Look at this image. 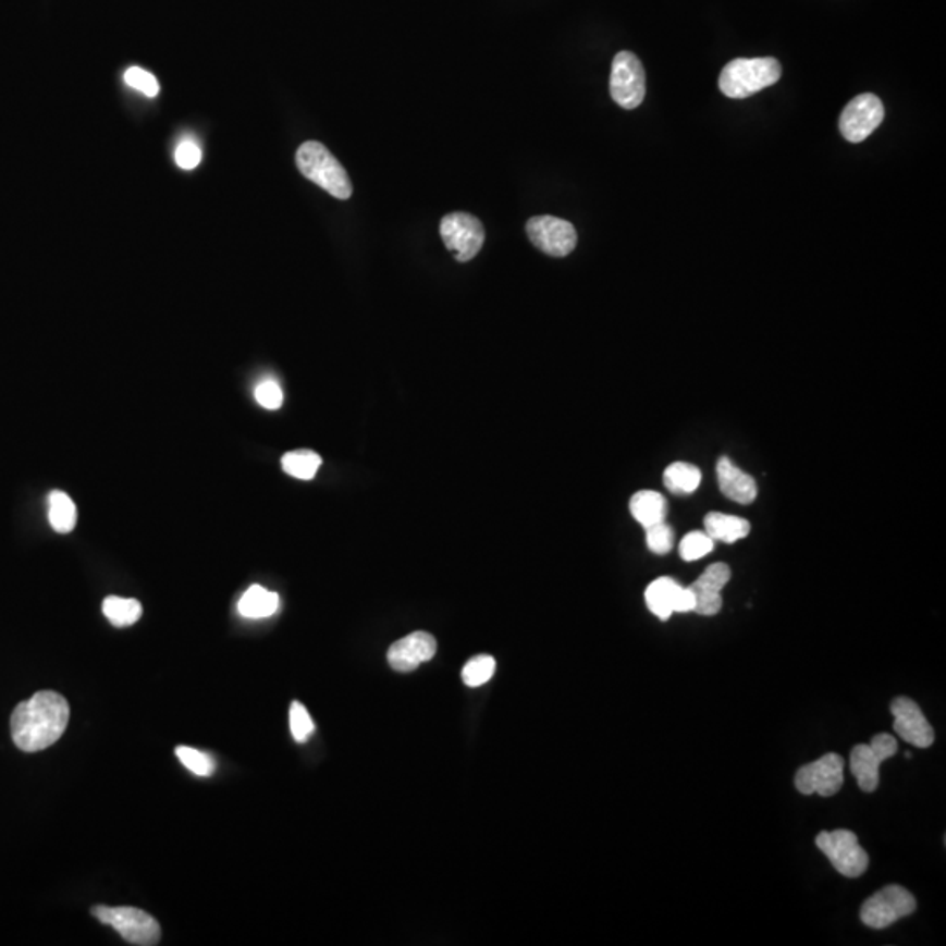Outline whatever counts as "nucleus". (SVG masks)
Masks as SVG:
<instances>
[{
    "mask_svg": "<svg viewBox=\"0 0 946 946\" xmlns=\"http://www.w3.org/2000/svg\"><path fill=\"white\" fill-rule=\"evenodd\" d=\"M71 708L62 694L39 691L22 701L11 715V737L23 752H39L62 738Z\"/></svg>",
    "mask_w": 946,
    "mask_h": 946,
    "instance_id": "nucleus-1",
    "label": "nucleus"
},
{
    "mask_svg": "<svg viewBox=\"0 0 946 946\" xmlns=\"http://www.w3.org/2000/svg\"><path fill=\"white\" fill-rule=\"evenodd\" d=\"M296 167L308 181L339 201H348L353 195V184L344 167L322 143L308 141L302 144L296 151Z\"/></svg>",
    "mask_w": 946,
    "mask_h": 946,
    "instance_id": "nucleus-2",
    "label": "nucleus"
},
{
    "mask_svg": "<svg viewBox=\"0 0 946 946\" xmlns=\"http://www.w3.org/2000/svg\"><path fill=\"white\" fill-rule=\"evenodd\" d=\"M781 65L775 59H737L720 72L719 88L729 99H747L778 83Z\"/></svg>",
    "mask_w": 946,
    "mask_h": 946,
    "instance_id": "nucleus-3",
    "label": "nucleus"
},
{
    "mask_svg": "<svg viewBox=\"0 0 946 946\" xmlns=\"http://www.w3.org/2000/svg\"><path fill=\"white\" fill-rule=\"evenodd\" d=\"M92 915L102 924L111 925L132 945L153 946L160 943V924L146 911L130 907H95Z\"/></svg>",
    "mask_w": 946,
    "mask_h": 946,
    "instance_id": "nucleus-4",
    "label": "nucleus"
},
{
    "mask_svg": "<svg viewBox=\"0 0 946 946\" xmlns=\"http://www.w3.org/2000/svg\"><path fill=\"white\" fill-rule=\"evenodd\" d=\"M818 850L824 852L839 875L847 878H859L870 866V856L859 845L856 833L847 829H836L833 833L822 830L815 839Z\"/></svg>",
    "mask_w": 946,
    "mask_h": 946,
    "instance_id": "nucleus-5",
    "label": "nucleus"
},
{
    "mask_svg": "<svg viewBox=\"0 0 946 946\" xmlns=\"http://www.w3.org/2000/svg\"><path fill=\"white\" fill-rule=\"evenodd\" d=\"M915 910V897L911 896L910 890L901 885H887L862 905L861 920L868 927L887 929Z\"/></svg>",
    "mask_w": 946,
    "mask_h": 946,
    "instance_id": "nucleus-6",
    "label": "nucleus"
},
{
    "mask_svg": "<svg viewBox=\"0 0 946 946\" xmlns=\"http://www.w3.org/2000/svg\"><path fill=\"white\" fill-rule=\"evenodd\" d=\"M645 69L636 54L621 51L611 62L610 95L622 109H636L645 99Z\"/></svg>",
    "mask_w": 946,
    "mask_h": 946,
    "instance_id": "nucleus-7",
    "label": "nucleus"
},
{
    "mask_svg": "<svg viewBox=\"0 0 946 946\" xmlns=\"http://www.w3.org/2000/svg\"><path fill=\"white\" fill-rule=\"evenodd\" d=\"M440 235L447 250L461 264L470 262L483 250L486 232L475 216L466 213H452L440 221Z\"/></svg>",
    "mask_w": 946,
    "mask_h": 946,
    "instance_id": "nucleus-8",
    "label": "nucleus"
},
{
    "mask_svg": "<svg viewBox=\"0 0 946 946\" xmlns=\"http://www.w3.org/2000/svg\"><path fill=\"white\" fill-rule=\"evenodd\" d=\"M897 752V740L882 732L870 745H856L850 754V772L864 792H875L880 784V764L890 760Z\"/></svg>",
    "mask_w": 946,
    "mask_h": 946,
    "instance_id": "nucleus-9",
    "label": "nucleus"
},
{
    "mask_svg": "<svg viewBox=\"0 0 946 946\" xmlns=\"http://www.w3.org/2000/svg\"><path fill=\"white\" fill-rule=\"evenodd\" d=\"M527 239L536 250L554 258H565L577 246V230L570 221L554 216H535L526 223Z\"/></svg>",
    "mask_w": 946,
    "mask_h": 946,
    "instance_id": "nucleus-10",
    "label": "nucleus"
},
{
    "mask_svg": "<svg viewBox=\"0 0 946 946\" xmlns=\"http://www.w3.org/2000/svg\"><path fill=\"white\" fill-rule=\"evenodd\" d=\"M844 757L838 754L822 755L815 763L801 766L796 773V789L804 796L818 795L830 798L844 787Z\"/></svg>",
    "mask_w": 946,
    "mask_h": 946,
    "instance_id": "nucleus-11",
    "label": "nucleus"
},
{
    "mask_svg": "<svg viewBox=\"0 0 946 946\" xmlns=\"http://www.w3.org/2000/svg\"><path fill=\"white\" fill-rule=\"evenodd\" d=\"M885 118L882 100L873 94H862L848 102L839 117V130L848 143L866 141Z\"/></svg>",
    "mask_w": 946,
    "mask_h": 946,
    "instance_id": "nucleus-12",
    "label": "nucleus"
},
{
    "mask_svg": "<svg viewBox=\"0 0 946 946\" xmlns=\"http://www.w3.org/2000/svg\"><path fill=\"white\" fill-rule=\"evenodd\" d=\"M894 731L901 740L917 749H929L934 743V729L925 719L924 712L910 698H896L890 705Z\"/></svg>",
    "mask_w": 946,
    "mask_h": 946,
    "instance_id": "nucleus-13",
    "label": "nucleus"
},
{
    "mask_svg": "<svg viewBox=\"0 0 946 946\" xmlns=\"http://www.w3.org/2000/svg\"><path fill=\"white\" fill-rule=\"evenodd\" d=\"M729 581H731V568L726 562L710 565L705 572L701 573L700 579L689 585V590L696 598L694 611L705 617L717 616L723 608L720 593Z\"/></svg>",
    "mask_w": 946,
    "mask_h": 946,
    "instance_id": "nucleus-14",
    "label": "nucleus"
},
{
    "mask_svg": "<svg viewBox=\"0 0 946 946\" xmlns=\"http://www.w3.org/2000/svg\"><path fill=\"white\" fill-rule=\"evenodd\" d=\"M437 654V640L426 631H415L405 639L395 642L388 651V663L393 670L412 671L423 663L434 659Z\"/></svg>",
    "mask_w": 946,
    "mask_h": 946,
    "instance_id": "nucleus-15",
    "label": "nucleus"
},
{
    "mask_svg": "<svg viewBox=\"0 0 946 946\" xmlns=\"http://www.w3.org/2000/svg\"><path fill=\"white\" fill-rule=\"evenodd\" d=\"M717 478H719L720 492L729 500L749 505L757 498V484L754 478L735 466L726 456L717 461Z\"/></svg>",
    "mask_w": 946,
    "mask_h": 946,
    "instance_id": "nucleus-16",
    "label": "nucleus"
},
{
    "mask_svg": "<svg viewBox=\"0 0 946 946\" xmlns=\"http://www.w3.org/2000/svg\"><path fill=\"white\" fill-rule=\"evenodd\" d=\"M680 590H682V585L670 577H660L657 581L652 582L645 590V603H647L648 610L660 621H668L675 611V603H677Z\"/></svg>",
    "mask_w": 946,
    "mask_h": 946,
    "instance_id": "nucleus-17",
    "label": "nucleus"
},
{
    "mask_svg": "<svg viewBox=\"0 0 946 946\" xmlns=\"http://www.w3.org/2000/svg\"><path fill=\"white\" fill-rule=\"evenodd\" d=\"M705 533L714 542L735 544V542L749 536L750 523L747 519L737 518V516L710 512L705 518Z\"/></svg>",
    "mask_w": 946,
    "mask_h": 946,
    "instance_id": "nucleus-18",
    "label": "nucleus"
},
{
    "mask_svg": "<svg viewBox=\"0 0 946 946\" xmlns=\"http://www.w3.org/2000/svg\"><path fill=\"white\" fill-rule=\"evenodd\" d=\"M631 516L645 530L654 524L665 523L668 504L666 498L656 492H639L630 500Z\"/></svg>",
    "mask_w": 946,
    "mask_h": 946,
    "instance_id": "nucleus-19",
    "label": "nucleus"
},
{
    "mask_svg": "<svg viewBox=\"0 0 946 946\" xmlns=\"http://www.w3.org/2000/svg\"><path fill=\"white\" fill-rule=\"evenodd\" d=\"M279 608V596L265 590L262 585H251L246 593L242 594L239 602V611L247 619H265L276 614Z\"/></svg>",
    "mask_w": 946,
    "mask_h": 946,
    "instance_id": "nucleus-20",
    "label": "nucleus"
},
{
    "mask_svg": "<svg viewBox=\"0 0 946 946\" xmlns=\"http://www.w3.org/2000/svg\"><path fill=\"white\" fill-rule=\"evenodd\" d=\"M48 519L57 533H71L77 523L76 505L63 492H53L48 498Z\"/></svg>",
    "mask_w": 946,
    "mask_h": 946,
    "instance_id": "nucleus-21",
    "label": "nucleus"
},
{
    "mask_svg": "<svg viewBox=\"0 0 946 946\" xmlns=\"http://www.w3.org/2000/svg\"><path fill=\"white\" fill-rule=\"evenodd\" d=\"M665 486L674 495H691L701 484V472L694 464L674 463L665 470Z\"/></svg>",
    "mask_w": 946,
    "mask_h": 946,
    "instance_id": "nucleus-22",
    "label": "nucleus"
},
{
    "mask_svg": "<svg viewBox=\"0 0 946 946\" xmlns=\"http://www.w3.org/2000/svg\"><path fill=\"white\" fill-rule=\"evenodd\" d=\"M102 610L108 621L117 628L135 624L143 616V605L137 599L120 598V596H109L104 599Z\"/></svg>",
    "mask_w": 946,
    "mask_h": 946,
    "instance_id": "nucleus-23",
    "label": "nucleus"
},
{
    "mask_svg": "<svg viewBox=\"0 0 946 946\" xmlns=\"http://www.w3.org/2000/svg\"><path fill=\"white\" fill-rule=\"evenodd\" d=\"M322 463V456L307 451V449L288 452V454L282 456L281 460L282 470L291 477L300 478V481H311V478L316 477Z\"/></svg>",
    "mask_w": 946,
    "mask_h": 946,
    "instance_id": "nucleus-24",
    "label": "nucleus"
},
{
    "mask_svg": "<svg viewBox=\"0 0 946 946\" xmlns=\"http://www.w3.org/2000/svg\"><path fill=\"white\" fill-rule=\"evenodd\" d=\"M495 670V657L477 656L472 657V659L464 665L461 677H463V682L466 683L469 688H478V686H483V683L489 682V680L493 679Z\"/></svg>",
    "mask_w": 946,
    "mask_h": 946,
    "instance_id": "nucleus-25",
    "label": "nucleus"
},
{
    "mask_svg": "<svg viewBox=\"0 0 946 946\" xmlns=\"http://www.w3.org/2000/svg\"><path fill=\"white\" fill-rule=\"evenodd\" d=\"M175 755L179 761L186 766L190 772L195 773L198 777H210L216 769V763L210 755L204 754L201 750L192 749V747H178Z\"/></svg>",
    "mask_w": 946,
    "mask_h": 946,
    "instance_id": "nucleus-26",
    "label": "nucleus"
},
{
    "mask_svg": "<svg viewBox=\"0 0 946 946\" xmlns=\"http://www.w3.org/2000/svg\"><path fill=\"white\" fill-rule=\"evenodd\" d=\"M715 542L705 532H691L680 542L679 553L683 561H698L712 553Z\"/></svg>",
    "mask_w": 946,
    "mask_h": 946,
    "instance_id": "nucleus-27",
    "label": "nucleus"
},
{
    "mask_svg": "<svg viewBox=\"0 0 946 946\" xmlns=\"http://www.w3.org/2000/svg\"><path fill=\"white\" fill-rule=\"evenodd\" d=\"M675 533L666 523L654 524L647 527V547L657 556H665L674 549Z\"/></svg>",
    "mask_w": 946,
    "mask_h": 946,
    "instance_id": "nucleus-28",
    "label": "nucleus"
},
{
    "mask_svg": "<svg viewBox=\"0 0 946 946\" xmlns=\"http://www.w3.org/2000/svg\"><path fill=\"white\" fill-rule=\"evenodd\" d=\"M290 726L291 735L299 743L307 740L314 732V723L308 715L307 708L302 703L295 701L290 708Z\"/></svg>",
    "mask_w": 946,
    "mask_h": 946,
    "instance_id": "nucleus-29",
    "label": "nucleus"
},
{
    "mask_svg": "<svg viewBox=\"0 0 946 946\" xmlns=\"http://www.w3.org/2000/svg\"><path fill=\"white\" fill-rule=\"evenodd\" d=\"M174 158L175 163H178L181 169L192 170L195 169V167H198V163H201L202 160V148L197 138L192 137V135L181 138V143H179L178 148H175Z\"/></svg>",
    "mask_w": 946,
    "mask_h": 946,
    "instance_id": "nucleus-30",
    "label": "nucleus"
},
{
    "mask_svg": "<svg viewBox=\"0 0 946 946\" xmlns=\"http://www.w3.org/2000/svg\"><path fill=\"white\" fill-rule=\"evenodd\" d=\"M125 83L130 88L138 89L141 94L148 95V97H157L158 92H160L157 77L153 76L151 72L141 68H130L125 72Z\"/></svg>",
    "mask_w": 946,
    "mask_h": 946,
    "instance_id": "nucleus-31",
    "label": "nucleus"
},
{
    "mask_svg": "<svg viewBox=\"0 0 946 946\" xmlns=\"http://www.w3.org/2000/svg\"><path fill=\"white\" fill-rule=\"evenodd\" d=\"M256 402L267 409V411H277L282 405V389L277 385L276 380H264L258 385L255 391Z\"/></svg>",
    "mask_w": 946,
    "mask_h": 946,
    "instance_id": "nucleus-32",
    "label": "nucleus"
}]
</instances>
